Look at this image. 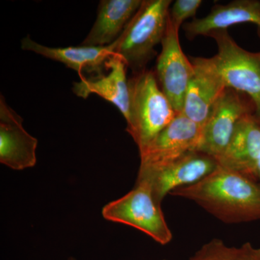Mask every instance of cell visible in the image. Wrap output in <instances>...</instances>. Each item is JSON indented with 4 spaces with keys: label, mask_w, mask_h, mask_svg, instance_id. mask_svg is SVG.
Instances as JSON below:
<instances>
[{
    "label": "cell",
    "mask_w": 260,
    "mask_h": 260,
    "mask_svg": "<svg viewBox=\"0 0 260 260\" xmlns=\"http://www.w3.org/2000/svg\"><path fill=\"white\" fill-rule=\"evenodd\" d=\"M216 42L218 53L211 58L192 57L224 88L235 89L250 98L260 119V51L251 52L239 47L228 30L209 35Z\"/></svg>",
    "instance_id": "cell-2"
},
{
    "label": "cell",
    "mask_w": 260,
    "mask_h": 260,
    "mask_svg": "<svg viewBox=\"0 0 260 260\" xmlns=\"http://www.w3.org/2000/svg\"><path fill=\"white\" fill-rule=\"evenodd\" d=\"M201 137L200 126L184 114H178L169 125L140 150V166L165 164L198 150Z\"/></svg>",
    "instance_id": "cell-9"
},
{
    "label": "cell",
    "mask_w": 260,
    "mask_h": 260,
    "mask_svg": "<svg viewBox=\"0 0 260 260\" xmlns=\"http://www.w3.org/2000/svg\"><path fill=\"white\" fill-rule=\"evenodd\" d=\"M255 112L254 103L246 94L235 89L224 88L202 129L198 150L218 160L229 146L239 121Z\"/></svg>",
    "instance_id": "cell-6"
},
{
    "label": "cell",
    "mask_w": 260,
    "mask_h": 260,
    "mask_svg": "<svg viewBox=\"0 0 260 260\" xmlns=\"http://www.w3.org/2000/svg\"><path fill=\"white\" fill-rule=\"evenodd\" d=\"M191 62L195 73L186 90L181 114L203 129L214 103L225 88L201 65L192 60Z\"/></svg>",
    "instance_id": "cell-16"
},
{
    "label": "cell",
    "mask_w": 260,
    "mask_h": 260,
    "mask_svg": "<svg viewBox=\"0 0 260 260\" xmlns=\"http://www.w3.org/2000/svg\"><path fill=\"white\" fill-rule=\"evenodd\" d=\"M260 149V119L249 114L238 123L232 140L223 155L220 165L246 174Z\"/></svg>",
    "instance_id": "cell-15"
},
{
    "label": "cell",
    "mask_w": 260,
    "mask_h": 260,
    "mask_svg": "<svg viewBox=\"0 0 260 260\" xmlns=\"http://www.w3.org/2000/svg\"><path fill=\"white\" fill-rule=\"evenodd\" d=\"M126 68L120 56L114 54L106 62L107 74L103 73L75 82L73 93L85 99L90 94H96L114 104L127 121L129 116V91Z\"/></svg>",
    "instance_id": "cell-11"
},
{
    "label": "cell",
    "mask_w": 260,
    "mask_h": 260,
    "mask_svg": "<svg viewBox=\"0 0 260 260\" xmlns=\"http://www.w3.org/2000/svg\"><path fill=\"white\" fill-rule=\"evenodd\" d=\"M244 23L255 24L260 34L259 0H236L227 5H215L205 18L193 19L183 28L186 38L192 40L198 36L209 37L212 32Z\"/></svg>",
    "instance_id": "cell-13"
},
{
    "label": "cell",
    "mask_w": 260,
    "mask_h": 260,
    "mask_svg": "<svg viewBox=\"0 0 260 260\" xmlns=\"http://www.w3.org/2000/svg\"><path fill=\"white\" fill-rule=\"evenodd\" d=\"M169 194L194 202L224 223L260 220V184L220 164L201 180Z\"/></svg>",
    "instance_id": "cell-1"
},
{
    "label": "cell",
    "mask_w": 260,
    "mask_h": 260,
    "mask_svg": "<svg viewBox=\"0 0 260 260\" xmlns=\"http://www.w3.org/2000/svg\"><path fill=\"white\" fill-rule=\"evenodd\" d=\"M219 162L208 154L192 150L179 158L159 165L140 166L138 180L148 183L155 200H162L172 191L195 184L213 172Z\"/></svg>",
    "instance_id": "cell-7"
},
{
    "label": "cell",
    "mask_w": 260,
    "mask_h": 260,
    "mask_svg": "<svg viewBox=\"0 0 260 260\" xmlns=\"http://www.w3.org/2000/svg\"><path fill=\"white\" fill-rule=\"evenodd\" d=\"M189 260H260V249L249 242L237 247L213 239L202 246Z\"/></svg>",
    "instance_id": "cell-17"
},
{
    "label": "cell",
    "mask_w": 260,
    "mask_h": 260,
    "mask_svg": "<svg viewBox=\"0 0 260 260\" xmlns=\"http://www.w3.org/2000/svg\"><path fill=\"white\" fill-rule=\"evenodd\" d=\"M201 0H177L169 10V18L174 28L179 30L186 19L194 18L200 5Z\"/></svg>",
    "instance_id": "cell-18"
},
{
    "label": "cell",
    "mask_w": 260,
    "mask_h": 260,
    "mask_svg": "<svg viewBox=\"0 0 260 260\" xmlns=\"http://www.w3.org/2000/svg\"><path fill=\"white\" fill-rule=\"evenodd\" d=\"M171 0H143L141 6L118 38L115 54L133 75L146 70L167 30Z\"/></svg>",
    "instance_id": "cell-4"
},
{
    "label": "cell",
    "mask_w": 260,
    "mask_h": 260,
    "mask_svg": "<svg viewBox=\"0 0 260 260\" xmlns=\"http://www.w3.org/2000/svg\"><path fill=\"white\" fill-rule=\"evenodd\" d=\"M118 39L106 47H70L52 48L42 45L32 40L29 36L21 41L23 50L32 51L52 60L59 61L79 74L80 79L85 73L93 75L102 74L108 59L115 54Z\"/></svg>",
    "instance_id": "cell-12"
},
{
    "label": "cell",
    "mask_w": 260,
    "mask_h": 260,
    "mask_svg": "<svg viewBox=\"0 0 260 260\" xmlns=\"http://www.w3.org/2000/svg\"><path fill=\"white\" fill-rule=\"evenodd\" d=\"M245 176L260 184V149Z\"/></svg>",
    "instance_id": "cell-19"
},
{
    "label": "cell",
    "mask_w": 260,
    "mask_h": 260,
    "mask_svg": "<svg viewBox=\"0 0 260 260\" xmlns=\"http://www.w3.org/2000/svg\"><path fill=\"white\" fill-rule=\"evenodd\" d=\"M104 219L138 229L161 245L172 242L173 234L168 225L161 204L153 196L145 181L137 179L127 194L108 203L102 209Z\"/></svg>",
    "instance_id": "cell-5"
},
{
    "label": "cell",
    "mask_w": 260,
    "mask_h": 260,
    "mask_svg": "<svg viewBox=\"0 0 260 260\" xmlns=\"http://www.w3.org/2000/svg\"><path fill=\"white\" fill-rule=\"evenodd\" d=\"M141 0H102L98 8L96 20L81 47L110 45L117 40L126 25L137 13Z\"/></svg>",
    "instance_id": "cell-14"
},
{
    "label": "cell",
    "mask_w": 260,
    "mask_h": 260,
    "mask_svg": "<svg viewBox=\"0 0 260 260\" xmlns=\"http://www.w3.org/2000/svg\"><path fill=\"white\" fill-rule=\"evenodd\" d=\"M162 50L157 59L155 75L159 86L177 114L182 112L186 90L195 70L184 54L179 39V30L170 18L162 42Z\"/></svg>",
    "instance_id": "cell-8"
},
{
    "label": "cell",
    "mask_w": 260,
    "mask_h": 260,
    "mask_svg": "<svg viewBox=\"0 0 260 260\" xmlns=\"http://www.w3.org/2000/svg\"><path fill=\"white\" fill-rule=\"evenodd\" d=\"M161 260H167V259H161Z\"/></svg>",
    "instance_id": "cell-21"
},
{
    "label": "cell",
    "mask_w": 260,
    "mask_h": 260,
    "mask_svg": "<svg viewBox=\"0 0 260 260\" xmlns=\"http://www.w3.org/2000/svg\"><path fill=\"white\" fill-rule=\"evenodd\" d=\"M23 118L0 97V162L13 170L37 164L38 140L23 128Z\"/></svg>",
    "instance_id": "cell-10"
},
{
    "label": "cell",
    "mask_w": 260,
    "mask_h": 260,
    "mask_svg": "<svg viewBox=\"0 0 260 260\" xmlns=\"http://www.w3.org/2000/svg\"><path fill=\"white\" fill-rule=\"evenodd\" d=\"M129 116L126 131L138 149L147 146L177 113L159 86L155 73L145 70L128 80Z\"/></svg>",
    "instance_id": "cell-3"
},
{
    "label": "cell",
    "mask_w": 260,
    "mask_h": 260,
    "mask_svg": "<svg viewBox=\"0 0 260 260\" xmlns=\"http://www.w3.org/2000/svg\"><path fill=\"white\" fill-rule=\"evenodd\" d=\"M68 260H78V259H75V258H74V257H70L69 259H68Z\"/></svg>",
    "instance_id": "cell-20"
}]
</instances>
